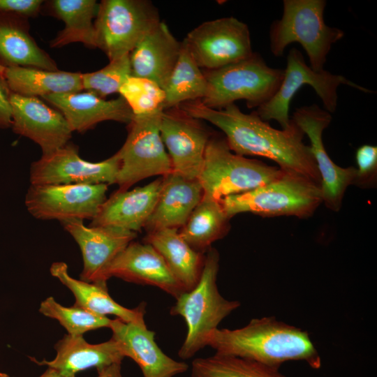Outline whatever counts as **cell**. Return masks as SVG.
<instances>
[{
	"label": "cell",
	"mask_w": 377,
	"mask_h": 377,
	"mask_svg": "<svg viewBox=\"0 0 377 377\" xmlns=\"http://www.w3.org/2000/svg\"><path fill=\"white\" fill-rule=\"evenodd\" d=\"M179 108L190 116L219 128L235 154L267 158L282 170L304 176L321 186L310 147L303 142L305 134L292 119L288 128L279 130L263 121L256 111L244 113L235 103L212 109L200 101H195L182 103Z\"/></svg>",
	"instance_id": "6da1fadb"
},
{
	"label": "cell",
	"mask_w": 377,
	"mask_h": 377,
	"mask_svg": "<svg viewBox=\"0 0 377 377\" xmlns=\"http://www.w3.org/2000/svg\"><path fill=\"white\" fill-rule=\"evenodd\" d=\"M216 353L239 357L279 368L288 361H303L313 369L321 358L309 333L274 316L251 319L240 328L219 329L207 338Z\"/></svg>",
	"instance_id": "7a4b0ae2"
},
{
	"label": "cell",
	"mask_w": 377,
	"mask_h": 377,
	"mask_svg": "<svg viewBox=\"0 0 377 377\" xmlns=\"http://www.w3.org/2000/svg\"><path fill=\"white\" fill-rule=\"evenodd\" d=\"M219 254L210 248L205 261L199 281L191 290L184 292L171 307L170 313L182 316L186 325L185 339L178 351L183 360L194 356L206 346L209 334L219 323L240 306L237 300H228L219 293L217 275Z\"/></svg>",
	"instance_id": "3957f363"
},
{
	"label": "cell",
	"mask_w": 377,
	"mask_h": 377,
	"mask_svg": "<svg viewBox=\"0 0 377 377\" xmlns=\"http://www.w3.org/2000/svg\"><path fill=\"white\" fill-rule=\"evenodd\" d=\"M326 3L325 0H284L281 18L269 28L272 54L281 57L288 45L298 43L308 55L309 66L317 72L325 70L332 45L344 36L341 29L325 24Z\"/></svg>",
	"instance_id": "277c9868"
},
{
	"label": "cell",
	"mask_w": 377,
	"mask_h": 377,
	"mask_svg": "<svg viewBox=\"0 0 377 377\" xmlns=\"http://www.w3.org/2000/svg\"><path fill=\"white\" fill-rule=\"evenodd\" d=\"M229 218L250 212L263 217L293 216L307 219L323 202L321 186L301 175L286 172L254 189L220 200Z\"/></svg>",
	"instance_id": "5b68a950"
},
{
	"label": "cell",
	"mask_w": 377,
	"mask_h": 377,
	"mask_svg": "<svg viewBox=\"0 0 377 377\" xmlns=\"http://www.w3.org/2000/svg\"><path fill=\"white\" fill-rule=\"evenodd\" d=\"M206 96L200 101L212 109H222L244 100L249 108H258L274 95L283 70L269 67L257 52L249 58L212 71H204Z\"/></svg>",
	"instance_id": "8992f818"
},
{
	"label": "cell",
	"mask_w": 377,
	"mask_h": 377,
	"mask_svg": "<svg viewBox=\"0 0 377 377\" xmlns=\"http://www.w3.org/2000/svg\"><path fill=\"white\" fill-rule=\"evenodd\" d=\"M283 172L278 167L235 154L225 137L211 136L198 179L205 195L220 201L266 184Z\"/></svg>",
	"instance_id": "52a82bcc"
},
{
	"label": "cell",
	"mask_w": 377,
	"mask_h": 377,
	"mask_svg": "<svg viewBox=\"0 0 377 377\" xmlns=\"http://www.w3.org/2000/svg\"><path fill=\"white\" fill-rule=\"evenodd\" d=\"M161 21L149 1H101L94 21L96 47L110 61L129 54Z\"/></svg>",
	"instance_id": "ba28073f"
},
{
	"label": "cell",
	"mask_w": 377,
	"mask_h": 377,
	"mask_svg": "<svg viewBox=\"0 0 377 377\" xmlns=\"http://www.w3.org/2000/svg\"><path fill=\"white\" fill-rule=\"evenodd\" d=\"M304 84L315 90L325 110L330 113L334 112L337 109L339 85L347 84L366 93L371 91L343 75L332 74L325 70L313 71L306 64L301 52L292 48L287 56L286 68L283 70V77L278 90L269 101L258 108L256 112L263 121L275 120L282 129L288 128L291 122L290 104L295 94Z\"/></svg>",
	"instance_id": "9c48e42d"
},
{
	"label": "cell",
	"mask_w": 377,
	"mask_h": 377,
	"mask_svg": "<svg viewBox=\"0 0 377 377\" xmlns=\"http://www.w3.org/2000/svg\"><path fill=\"white\" fill-rule=\"evenodd\" d=\"M163 112L133 115L128 124V136L117 151L121 161L116 182L119 190H128L149 177H163L172 172L160 133Z\"/></svg>",
	"instance_id": "30bf717a"
},
{
	"label": "cell",
	"mask_w": 377,
	"mask_h": 377,
	"mask_svg": "<svg viewBox=\"0 0 377 377\" xmlns=\"http://www.w3.org/2000/svg\"><path fill=\"white\" fill-rule=\"evenodd\" d=\"M182 43L205 71L232 64L253 54L247 24L234 17L204 22L190 31Z\"/></svg>",
	"instance_id": "8fae6325"
},
{
	"label": "cell",
	"mask_w": 377,
	"mask_h": 377,
	"mask_svg": "<svg viewBox=\"0 0 377 377\" xmlns=\"http://www.w3.org/2000/svg\"><path fill=\"white\" fill-rule=\"evenodd\" d=\"M108 184H31L28 212L41 220H92L106 200Z\"/></svg>",
	"instance_id": "7c38bea8"
},
{
	"label": "cell",
	"mask_w": 377,
	"mask_h": 377,
	"mask_svg": "<svg viewBox=\"0 0 377 377\" xmlns=\"http://www.w3.org/2000/svg\"><path fill=\"white\" fill-rule=\"evenodd\" d=\"M121 161L117 152L101 162L92 163L80 157L77 148L67 143L43 154L30 168V182L41 184H116Z\"/></svg>",
	"instance_id": "4fadbf2b"
},
{
	"label": "cell",
	"mask_w": 377,
	"mask_h": 377,
	"mask_svg": "<svg viewBox=\"0 0 377 377\" xmlns=\"http://www.w3.org/2000/svg\"><path fill=\"white\" fill-rule=\"evenodd\" d=\"M291 119L309 138V147L321 178L323 202L329 209L339 212L348 187L353 184L356 168L337 165L325 150L323 133L332 121L330 113L313 104L296 108Z\"/></svg>",
	"instance_id": "5bb4252c"
},
{
	"label": "cell",
	"mask_w": 377,
	"mask_h": 377,
	"mask_svg": "<svg viewBox=\"0 0 377 377\" xmlns=\"http://www.w3.org/2000/svg\"><path fill=\"white\" fill-rule=\"evenodd\" d=\"M160 133L172 172L191 179H198L212 136L200 120L179 107L163 110Z\"/></svg>",
	"instance_id": "9a60e30c"
},
{
	"label": "cell",
	"mask_w": 377,
	"mask_h": 377,
	"mask_svg": "<svg viewBox=\"0 0 377 377\" xmlns=\"http://www.w3.org/2000/svg\"><path fill=\"white\" fill-rule=\"evenodd\" d=\"M79 245L83 258L80 279L107 287V271L137 232L111 226H86L82 220L61 222Z\"/></svg>",
	"instance_id": "2e32d148"
},
{
	"label": "cell",
	"mask_w": 377,
	"mask_h": 377,
	"mask_svg": "<svg viewBox=\"0 0 377 377\" xmlns=\"http://www.w3.org/2000/svg\"><path fill=\"white\" fill-rule=\"evenodd\" d=\"M8 98L13 131L38 144L43 154L68 143L73 132L60 112L47 106L38 97L10 91Z\"/></svg>",
	"instance_id": "e0dca14e"
},
{
	"label": "cell",
	"mask_w": 377,
	"mask_h": 377,
	"mask_svg": "<svg viewBox=\"0 0 377 377\" xmlns=\"http://www.w3.org/2000/svg\"><path fill=\"white\" fill-rule=\"evenodd\" d=\"M109 328L124 357L133 360L143 377H174L188 370L184 362L176 361L165 354L155 341V332L145 321L125 322L112 319Z\"/></svg>",
	"instance_id": "ac0fdd59"
},
{
	"label": "cell",
	"mask_w": 377,
	"mask_h": 377,
	"mask_svg": "<svg viewBox=\"0 0 377 377\" xmlns=\"http://www.w3.org/2000/svg\"><path fill=\"white\" fill-rule=\"evenodd\" d=\"M112 276L158 288L175 299L186 292L161 255L145 242H131L115 258L107 271L108 279Z\"/></svg>",
	"instance_id": "d6986e66"
},
{
	"label": "cell",
	"mask_w": 377,
	"mask_h": 377,
	"mask_svg": "<svg viewBox=\"0 0 377 377\" xmlns=\"http://www.w3.org/2000/svg\"><path fill=\"white\" fill-rule=\"evenodd\" d=\"M45 100L59 109L72 132L80 133L104 121L129 124L133 114L126 101L119 96L105 100L89 91L51 94Z\"/></svg>",
	"instance_id": "ffe728a7"
},
{
	"label": "cell",
	"mask_w": 377,
	"mask_h": 377,
	"mask_svg": "<svg viewBox=\"0 0 377 377\" xmlns=\"http://www.w3.org/2000/svg\"><path fill=\"white\" fill-rule=\"evenodd\" d=\"M182 47L161 21L129 54L131 75L150 80L164 89Z\"/></svg>",
	"instance_id": "44dd1931"
},
{
	"label": "cell",
	"mask_w": 377,
	"mask_h": 377,
	"mask_svg": "<svg viewBox=\"0 0 377 377\" xmlns=\"http://www.w3.org/2000/svg\"><path fill=\"white\" fill-rule=\"evenodd\" d=\"M162 185V178L132 190H117L102 204L91 226H111L135 232L151 216Z\"/></svg>",
	"instance_id": "7402d4cb"
},
{
	"label": "cell",
	"mask_w": 377,
	"mask_h": 377,
	"mask_svg": "<svg viewBox=\"0 0 377 377\" xmlns=\"http://www.w3.org/2000/svg\"><path fill=\"white\" fill-rule=\"evenodd\" d=\"M202 196L198 179L173 172L163 176L157 202L144 228L149 232L183 227Z\"/></svg>",
	"instance_id": "603a6c76"
},
{
	"label": "cell",
	"mask_w": 377,
	"mask_h": 377,
	"mask_svg": "<svg viewBox=\"0 0 377 377\" xmlns=\"http://www.w3.org/2000/svg\"><path fill=\"white\" fill-rule=\"evenodd\" d=\"M57 355L52 360H30L38 365L54 368L66 376L95 367L97 371L124 358L118 343L112 337L96 344L88 343L83 336L64 335L54 345Z\"/></svg>",
	"instance_id": "cb8c5ba5"
},
{
	"label": "cell",
	"mask_w": 377,
	"mask_h": 377,
	"mask_svg": "<svg viewBox=\"0 0 377 377\" xmlns=\"http://www.w3.org/2000/svg\"><path fill=\"white\" fill-rule=\"evenodd\" d=\"M144 242L151 245L161 255L168 269L185 291L199 281L205 256L191 248L177 228H164L147 232Z\"/></svg>",
	"instance_id": "d4e9b609"
},
{
	"label": "cell",
	"mask_w": 377,
	"mask_h": 377,
	"mask_svg": "<svg viewBox=\"0 0 377 377\" xmlns=\"http://www.w3.org/2000/svg\"><path fill=\"white\" fill-rule=\"evenodd\" d=\"M50 271L73 293L75 305L98 315H113L125 322L145 321V302L134 309L126 308L111 297L107 287L73 278L68 274V266L64 262L52 263Z\"/></svg>",
	"instance_id": "484cf974"
},
{
	"label": "cell",
	"mask_w": 377,
	"mask_h": 377,
	"mask_svg": "<svg viewBox=\"0 0 377 377\" xmlns=\"http://www.w3.org/2000/svg\"><path fill=\"white\" fill-rule=\"evenodd\" d=\"M3 80L9 91L24 96L78 92L83 90L82 73L22 66L6 67Z\"/></svg>",
	"instance_id": "4316f807"
},
{
	"label": "cell",
	"mask_w": 377,
	"mask_h": 377,
	"mask_svg": "<svg viewBox=\"0 0 377 377\" xmlns=\"http://www.w3.org/2000/svg\"><path fill=\"white\" fill-rule=\"evenodd\" d=\"M230 219L220 201L203 193L179 233L191 248L203 253L228 232Z\"/></svg>",
	"instance_id": "83f0119b"
},
{
	"label": "cell",
	"mask_w": 377,
	"mask_h": 377,
	"mask_svg": "<svg viewBox=\"0 0 377 377\" xmlns=\"http://www.w3.org/2000/svg\"><path fill=\"white\" fill-rule=\"evenodd\" d=\"M52 6L55 15L65 24L64 29L50 42L52 47H61L72 43L96 47L93 20L98 10L96 1L54 0Z\"/></svg>",
	"instance_id": "f1b7e54d"
},
{
	"label": "cell",
	"mask_w": 377,
	"mask_h": 377,
	"mask_svg": "<svg viewBox=\"0 0 377 377\" xmlns=\"http://www.w3.org/2000/svg\"><path fill=\"white\" fill-rule=\"evenodd\" d=\"M0 64L57 71L55 62L26 31L12 21L0 19Z\"/></svg>",
	"instance_id": "f546056e"
},
{
	"label": "cell",
	"mask_w": 377,
	"mask_h": 377,
	"mask_svg": "<svg viewBox=\"0 0 377 377\" xmlns=\"http://www.w3.org/2000/svg\"><path fill=\"white\" fill-rule=\"evenodd\" d=\"M178 61L164 88L163 110L177 108L182 103L201 101L207 91L204 71L194 61L182 42Z\"/></svg>",
	"instance_id": "4dcf8cb0"
},
{
	"label": "cell",
	"mask_w": 377,
	"mask_h": 377,
	"mask_svg": "<svg viewBox=\"0 0 377 377\" xmlns=\"http://www.w3.org/2000/svg\"><path fill=\"white\" fill-rule=\"evenodd\" d=\"M191 377H286L279 368L239 357L215 353L196 358Z\"/></svg>",
	"instance_id": "1f68e13d"
},
{
	"label": "cell",
	"mask_w": 377,
	"mask_h": 377,
	"mask_svg": "<svg viewBox=\"0 0 377 377\" xmlns=\"http://www.w3.org/2000/svg\"><path fill=\"white\" fill-rule=\"evenodd\" d=\"M39 312L58 320L68 334L72 336H83L85 332L91 330L109 327L112 320L75 304L64 306L53 297H49L40 303Z\"/></svg>",
	"instance_id": "d6a6232c"
},
{
	"label": "cell",
	"mask_w": 377,
	"mask_h": 377,
	"mask_svg": "<svg viewBox=\"0 0 377 377\" xmlns=\"http://www.w3.org/2000/svg\"><path fill=\"white\" fill-rule=\"evenodd\" d=\"M119 94L133 115L163 110L164 89L150 80L131 75L120 87Z\"/></svg>",
	"instance_id": "836d02e7"
},
{
	"label": "cell",
	"mask_w": 377,
	"mask_h": 377,
	"mask_svg": "<svg viewBox=\"0 0 377 377\" xmlns=\"http://www.w3.org/2000/svg\"><path fill=\"white\" fill-rule=\"evenodd\" d=\"M131 75L129 54L110 61L97 71L82 73L83 89L105 98L119 93L120 87Z\"/></svg>",
	"instance_id": "e575fe53"
},
{
	"label": "cell",
	"mask_w": 377,
	"mask_h": 377,
	"mask_svg": "<svg viewBox=\"0 0 377 377\" xmlns=\"http://www.w3.org/2000/svg\"><path fill=\"white\" fill-rule=\"evenodd\" d=\"M357 165L353 185L360 188H376L377 184V147L363 145L355 153Z\"/></svg>",
	"instance_id": "d590c367"
},
{
	"label": "cell",
	"mask_w": 377,
	"mask_h": 377,
	"mask_svg": "<svg viewBox=\"0 0 377 377\" xmlns=\"http://www.w3.org/2000/svg\"><path fill=\"white\" fill-rule=\"evenodd\" d=\"M41 0H0V13L31 16L37 13Z\"/></svg>",
	"instance_id": "8d00e7d4"
},
{
	"label": "cell",
	"mask_w": 377,
	"mask_h": 377,
	"mask_svg": "<svg viewBox=\"0 0 377 377\" xmlns=\"http://www.w3.org/2000/svg\"><path fill=\"white\" fill-rule=\"evenodd\" d=\"M9 93L4 81L0 77V128H2L10 127L12 125Z\"/></svg>",
	"instance_id": "74e56055"
},
{
	"label": "cell",
	"mask_w": 377,
	"mask_h": 377,
	"mask_svg": "<svg viewBox=\"0 0 377 377\" xmlns=\"http://www.w3.org/2000/svg\"><path fill=\"white\" fill-rule=\"evenodd\" d=\"M121 364V362L113 363L98 371L97 377H123Z\"/></svg>",
	"instance_id": "f35d334b"
},
{
	"label": "cell",
	"mask_w": 377,
	"mask_h": 377,
	"mask_svg": "<svg viewBox=\"0 0 377 377\" xmlns=\"http://www.w3.org/2000/svg\"><path fill=\"white\" fill-rule=\"evenodd\" d=\"M38 377H75V376H66L57 369L47 367V369Z\"/></svg>",
	"instance_id": "ab89813d"
},
{
	"label": "cell",
	"mask_w": 377,
	"mask_h": 377,
	"mask_svg": "<svg viewBox=\"0 0 377 377\" xmlns=\"http://www.w3.org/2000/svg\"><path fill=\"white\" fill-rule=\"evenodd\" d=\"M6 67L1 66L0 64V77L3 80V75L5 71Z\"/></svg>",
	"instance_id": "60d3db41"
},
{
	"label": "cell",
	"mask_w": 377,
	"mask_h": 377,
	"mask_svg": "<svg viewBox=\"0 0 377 377\" xmlns=\"http://www.w3.org/2000/svg\"><path fill=\"white\" fill-rule=\"evenodd\" d=\"M0 377H11L9 375L0 372Z\"/></svg>",
	"instance_id": "b9f144b4"
}]
</instances>
